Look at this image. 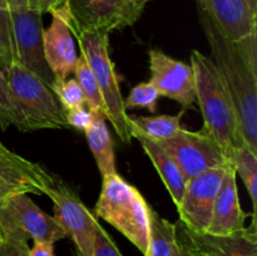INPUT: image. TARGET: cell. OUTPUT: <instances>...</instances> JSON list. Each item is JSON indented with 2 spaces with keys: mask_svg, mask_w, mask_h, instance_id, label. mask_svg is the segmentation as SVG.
Segmentation results:
<instances>
[{
  "mask_svg": "<svg viewBox=\"0 0 257 256\" xmlns=\"http://www.w3.org/2000/svg\"><path fill=\"white\" fill-rule=\"evenodd\" d=\"M73 73L75 74V79H77L78 84L82 88L88 109L93 114L102 113V114L105 115L104 102H103L102 94H100L99 88H98L97 80H95L94 74H93L92 69L89 68L82 53H79V55L77 57V62H75Z\"/></svg>",
  "mask_w": 257,
  "mask_h": 256,
  "instance_id": "603a6c76",
  "label": "cell"
},
{
  "mask_svg": "<svg viewBox=\"0 0 257 256\" xmlns=\"http://www.w3.org/2000/svg\"><path fill=\"white\" fill-rule=\"evenodd\" d=\"M151 210L142 193L118 173L103 177L95 215L117 228L145 256L150 238Z\"/></svg>",
  "mask_w": 257,
  "mask_h": 256,
  "instance_id": "3957f363",
  "label": "cell"
},
{
  "mask_svg": "<svg viewBox=\"0 0 257 256\" xmlns=\"http://www.w3.org/2000/svg\"><path fill=\"white\" fill-rule=\"evenodd\" d=\"M186 110H181L178 114H161L156 117H128L130 133L135 136L152 140L155 142L168 140L181 130V118Z\"/></svg>",
  "mask_w": 257,
  "mask_h": 256,
  "instance_id": "ffe728a7",
  "label": "cell"
},
{
  "mask_svg": "<svg viewBox=\"0 0 257 256\" xmlns=\"http://www.w3.org/2000/svg\"><path fill=\"white\" fill-rule=\"evenodd\" d=\"M105 120L107 118L104 114L95 113L93 114L92 123L84 132L88 146L92 151L102 177L117 173L114 146Z\"/></svg>",
  "mask_w": 257,
  "mask_h": 256,
  "instance_id": "d6986e66",
  "label": "cell"
},
{
  "mask_svg": "<svg viewBox=\"0 0 257 256\" xmlns=\"http://www.w3.org/2000/svg\"><path fill=\"white\" fill-rule=\"evenodd\" d=\"M160 98V92L151 80L150 82H142L132 88L128 97L124 99V108L125 110L135 109V108H145L148 112L156 113Z\"/></svg>",
  "mask_w": 257,
  "mask_h": 256,
  "instance_id": "cb8c5ba5",
  "label": "cell"
},
{
  "mask_svg": "<svg viewBox=\"0 0 257 256\" xmlns=\"http://www.w3.org/2000/svg\"><path fill=\"white\" fill-rule=\"evenodd\" d=\"M236 171L231 162L227 163L222 183L213 203L210 225L206 233L215 236H226L242 230L248 213L242 210L238 197Z\"/></svg>",
  "mask_w": 257,
  "mask_h": 256,
  "instance_id": "5bb4252c",
  "label": "cell"
},
{
  "mask_svg": "<svg viewBox=\"0 0 257 256\" xmlns=\"http://www.w3.org/2000/svg\"><path fill=\"white\" fill-rule=\"evenodd\" d=\"M198 19L216 65L235 105L242 140L257 152V73L241 55L236 42L228 39L217 25L197 9Z\"/></svg>",
  "mask_w": 257,
  "mask_h": 256,
  "instance_id": "6da1fadb",
  "label": "cell"
},
{
  "mask_svg": "<svg viewBox=\"0 0 257 256\" xmlns=\"http://www.w3.org/2000/svg\"><path fill=\"white\" fill-rule=\"evenodd\" d=\"M65 120H67L68 127L85 132L93 120V113L85 105L72 108V109L65 110Z\"/></svg>",
  "mask_w": 257,
  "mask_h": 256,
  "instance_id": "f546056e",
  "label": "cell"
},
{
  "mask_svg": "<svg viewBox=\"0 0 257 256\" xmlns=\"http://www.w3.org/2000/svg\"><path fill=\"white\" fill-rule=\"evenodd\" d=\"M53 201L54 220L77 246L79 256H90L99 222L83 205L79 196L59 178L47 193Z\"/></svg>",
  "mask_w": 257,
  "mask_h": 256,
  "instance_id": "9c48e42d",
  "label": "cell"
},
{
  "mask_svg": "<svg viewBox=\"0 0 257 256\" xmlns=\"http://www.w3.org/2000/svg\"><path fill=\"white\" fill-rule=\"evenodd\" d=\"M0 256H29L28 240H5L0 243Z\"/></svg>",
  "mask_w": 257,
  "mask_h": 256,
  "instance_id": "4dcf8cb0",
  "label": "cell"
},
{
  "mask_svg": "<svg viewBox=\"0 0 257 256\" xmlns=\"http://www.w3.org/2000/svg\"><path fill=\"white\" fill-rule=\"evenodd\" d=\"M4 241H5V233H4V230H3L2 222H0V243L4 242Z\"/></svg>",
  "mask_w": 257,
  "mask_h": 256,
  "instance_id": "74e56055",
  "label": "cell"
},
{
  "mask_svg": "<svg viewBox=\"0 0 257 256\" xmlns=\"http://www.w3.org/2000/svg\"><path fill=\"white\" fill-rule=\"evenodd\" d=\"M79 45V53L87 60L97 80L98 88L102 94L105 107V118L117 132L123 143H131L132 136L130 133L127 110L124 99L119 88V79L115 73L114 64L109 55V40L108 33L104 32H75Z\"/></svg>",
  "mask_w": 257,
  "mask_h": 256,
  "instance_id": "5b68a950",
  "label": "cell"
},
{
  "mask_svg": "<svg viewBox=\"0 0 257 256\" xmlns=\"http://www.w3.org/2000/svg\"><path fill=\"white\" fill-rule=\"evenodd\" d=\"M13 62L17 60L13 44L9 12L0 8V67L5 69Z\"/></svg>",
  "mask_w": 257,
  "mask_h": 256,
  "instance_id": "4316f807",
  "label": "cell"
},
{
  "mask_svg": "<svg viewBox=\"0 0 257 256\" xmlns=\"http://www.w3.org/2000/svg\"><path fill=\"white\" fill-rule=\"evenodd\" d=\"M5 198H7V195L3 192V190L0 188V212L4 210V206H5Z\"/></svg>",
  "mask_w": 257,
  "mask_h": 256,
  "instance_id": "e575fe53",
  "label": "cell"
},
{
  "mask_svg": "<svg viewBox=\"0 0 257 256\" xmlns=\"http://www.w3.org/2000/svg\"><path fill=\"white\" fill-rule=\"evenodd\" d=\"M90 256H122L110 236L100 225L97 227Z\"/></svg>",
  "mask_w": 257,
  "mask_h": 256,
  "instance_id": "83f0119b",
  "label": "cell"
},
{
  "mask_svg": "<svg viewBox=\"0 0 257 256\" xmlns=\"http://www.w3.org/2000/svg\"><path fill=\"white\" fill-rule=\"evenodd\" d=\"M52 23L43 30V50L44 58L55 80H64L74 70L77 62L74 35L64 18L52 10Z\"/></svg>",
  "mask_w": 257,
  "mask_h": 256,
  "instance_id": "9a60e30c",
  "label": "cell"
},
{
  "mask_svg": "<svg viewBox=\"0 0 257 256\" xmlns=\"http://www.w3.org/2000/svg\"><path fill=\"white\" fill-rule=\"evenodd\" d=\"M133 138H137L146 155L152 161L163 185L166 186L171 197H172L173 203L176 205V207H178L181 201H182L183 193H185L187 178L185 177V175L180 170L176 161L171 157L170 153L165 148L161 147L157 142L142 137V136H135Z\"/></svg>",
  "mask_w": 257,
  "mask_h": 256,
  "instance_id": "ac0fdd59",
  "label": "cell"
},
{
  "mask_svg": "<svg viewBox=\"0 0 257 256\" xmlns=\"http://www.w3.org/2000/svg\"><path fill=\"white\" fill-rule=\"evenodd\" d=\"M20 118L5 78L4 69L0 67V128L5 131L10 125L19 128Z\"/></svg>",
  "mask_w": 257,
  "mask_h": 256,
  "instance_id": "484cf974",
  "label": "cell"
},
{
  "mask_svg": "<svg viewBox=\"0 0 257 256\" xmlns=\"http://www.w3.org/2000/svg\"><path fill=\"white\" fill-rule=\"evenodd\" d=\"M0 8L8 10V0H0Z\"/></svg>",
  "mask_w": 257,
  "mask_h": 256,
  "instance_id": "f35d334b",
  "label": "cell"
},
{
  "mask_svg": "<svg viewBox=\"0 0 257 256\" xmlns=\"http://www.w3.org/2000/svg\"><path fill=\"white\" fill-rule=\"evenodd\" d=\"M192 256H212V255H210V253L205 252V251H202V250H198V248L193 247Z\"/></svg>",
  "mask_w": 257,
  "mask_h": 256,
  "instance_id": "d590c367",
  "label": "cell"
},
{
  "mask_svg": "<svg viewBox=\"0 0 257 256\" xmlns=\"http://www.w3.org/2000/svg\"><path fill=\"white\" fill-rule=\"evenodd\" d=\"M65 0H43V4H44L45 13H49L50 10L59 9L64 5Z\"/></svg>",
  "mask_w": 257,
  "mask_h": 256,
  "instance_id": "836d02e7",
  "label": "cell"
},
{
  "mask_svg": "<svg viewBox=\"0 0 257 256\" xmlns=\"http://www.w3.org/2000/svg\"><path fill=\"white\" fill-rule=\"evenodd\" d=\"M236 44L248 67L257 73V30H253L242 39L237 40Z\"/></svg>",
  "mask_w": 257,
  "mask_h": 256,
  "instance_id": "f1b7e54d",
  "label": "cell"
},
{
  "mask_svg": "<svg viewBox=\"0 0 257 256\" xmlns=\"http://www.w3.org/2000/svg\"><path fill=\"white\" fill-rule=\"evenodd\" d=\"M246 2H247V4L250 5L251 10H252L255 14H257V3L255 2V0H246Z\"/></svg>",
  "mask_w": 257,
  "mask_h": 256,
  "instance_id": "8d00e7d4",
  "label": "cell"
},
{
  "mask_svg": "<svg viewBox=\"0 0 257 256\" xmlns=\"http://www.w3.org/2000/svg\"><path fill=\"white\" fill-rule=\"evenodd\" d=\"M8 12L15 60L52 87L54 75L43 50V0H8Z\"/></svg>",
  "mask_w": 257,
  "mask_h": 256,
  "instance_id": "8992f818",
  "label": "cell"
},
{
  "mask_svg": "<svg viewBox=\"0 0 257 256\" xmlns=\"http://www.w3.org/2000/svg\"><path fill=\"white\" fill-rule=\"evenodd\" d=\"M230 162L233 165L236 175L240 176L243 185L247 188L253 207V215H256L257 198V152L251 150L247 145H242L233 152Z\"/></svg>",
  "mask_w": 257,
  "mask_h": 256,
  "instance_id": "7402d4cb",
  "label": "cell"
},
{
  "mask_svg": "<svg viewBox=\"0 0 257 256\" xmlns=\"http://www.w3.org/2000/svg\"><path fill=\"white\" fill-rule=\"evenodd\" d=\"M50 88L57 95L58 100L64 110L82 107L85 104V97L75 78H69V79L67 78L64 80L54 79Z\"/></svg>",
  "mask_w": 257,
  "mask_h": 256,
  "instance_id": "d4e9b609",
  "label": "cell"
},
{
  "mask_svg": "<svg viewBox=\"0 0 257 256\" xmlns=\"http://www.w3.org/2000/svg\"><path fill=\"white\" fill-rule=\"evenodd\" d=\"M4 74L13 102L19 113L20 123L18 130L29 132L68 128L65 110L44 80L18 62L8 65Z\"/></svg>",
  "mask_w": 257,
  "mask_h": 256,
  "instance_id": "277c9868",
  "label": "cell"
},
{
  "mask_svg": "<svg viewBox=\"0 0 257 256\" xmlns=\"http://www.w3.org/2000/svg\"><path fill=\"white\" fill-rule=\"evenodd\" d=\"M226 166L212 168L187 180L177 211L181 222L191 232L203 233L207 230Z\"/></svg>",
  "mask_w": 257,
  "mask_h": 256,
  "instance_id": "30bf717a",
  "label": "cell"
},
{
  "mask_svg": "<svg viewBox=\"0 0 257 256\" xmlns=\"http://www.w3.org/2000/svg\"><path fill=\"white\" fill-rule=\"evenodd\" d=\"M185 232V231H183ZM193 252V246L190 242V240L187 238L185 233V238L180 240L177 235V243H176L175 248H173L172 253L170 256H192Z\"/></svg>",
  "mask_w": 257,
  "mask_h": 256,
  "instance_id": "d6a6232c",
  "label": "cell"
},
{
  "mask_svg": "<svg viewBox=\"0 0 257 256\" xmlns=\"http://www.w3.org/2000/svg\"><path fill=\"white\" fill-rule=\"evenodd\" d=\"M157 143L170 153L187 180L230 162L221 146L203 128L197 132L181 128L173 137Z\"/></svg>",
  "mask_w": 257,
  "mask_h": 256,
  "instance_id": "ba28073f",
  "label": "cell"
},
{
  "mask_svg": "<svg viewBox=\"0 0 257 256\" xmlns=\"http://www.w3.org/2000/svg\"><path fill=\"white\" fill-rule=\"evenodd\" d=\"M29 256H54V243L45 241H34L29 248Z\"/></svg>",
  "mask_w": 257,
  "mask_h": 256,
  "instance_id": "1f68e13d",
  "label": "cell"
},
{
  "mask_svg": "<svg viewBox=\"0 0 257 256\" xmlns=\"http://www.w3.org/2000/svg\"><path fill=\"white\" fill-rule=\"evenodd\" d=\"M186 236L198 250L212 256H257L256 215L252 213V222L247 228L226 236H215L210 233H195L183 226Z\"/></svg>",
  "mask_w": 257,
  "mask_h": 256,
  "instance_id": "e0dca14e",
  "label": "cell"
},
{
  "mask_svg": "<svg viewBox=\"0 0 257 256\" xmlns=\"http://www.w3.org/2000/svg\"><path fill=\"white\" fill-rule=\"evenodd\" d=\"M196 3L197 9L205 13L232 42L257 30V14L246 0H196Z\"/></svg>",
  "mask_w": 257,
  "mask_h": 256,
  "instance_id": "2e32d148",
  "label": "cell"
},
{
  "mask_svg": "<svg viewBox=\"0 0 257 256\" xmlns=\"http://www.w3.org/2000/svg\"><path fill=\"white\" fill-rule=\"evenodd\" d=\"M150 0H65L55 9L65 19L72 33L104 32L132 27ZM52 12V10H50Z\"/></svg>",
  "mask_w": 257,
  "mask_h": 256,
  "instance_id": "52a82bcc",
  "label": "cell"
},
{
  "mask_svg": "<svg viewBox=\"0 0 257 256\" xmlns=\"http://www.w3.org/2000/svg\"><path fill=\"white\" fill-rule=\"evenodd\" d=\"M255 2H256V3H257V0H255Z\"/></svg>",
  "mask_w": 257,
  "mask_h": 256,
  "instance_id": "ab89813d",
  "label": "cell"
},
{
  "mask_svg": "<svg viewBox=\"0 0 257 256\" xmlns=\"http://www.w3.org/2000/svg\"><path fill=\"white\" fill-rule=\"evenodd\" d=\"M5 208L18 227L33 241L55 243L67 236L54 217L40 210L28 193H14L7 197Z\"/></svg>",
  "mask_w": 257,
  "mask_h": 256,
  "instance_id": "4fadbf2b",
  "label": "cell"
},
{
  "mask_svg": "<svg viewBox=\"0 0 257 256\" xmlns=\"http://www.w3.org/2000/svg\"><path fill=\"white\" fill-rule=\"evenodd\" d=\"M191 65L195 72L196 100L202 113L203 130L215 138L230 161L233 152L246 145L230 93L210 57L192 50Z\"/></svg>",
  "mask_w": 257,
  "mask_h": 256,
  "instance_id": "7a4b0ae2",
  "label": "cell"
},
{
  "mask_svg": "<svg viewBox=\"0 0 257 256\" xmlns=\"http://www.w3.org/2000/svg\"><path fill=\"white\" fill-rule=\"evenodd\" d=\"M177 243V226L151 210L150 238L146 256H170Z\"/></svg>",
  "mask_w": 257,
  "mask_h": 256,
  "instance_id": "44dd1931",
  "label": "cell"
},
{
  "mask_svg": "<svg viewBox=\"0 0 257 256\" xmlns=\"http://www.w3.org/2000/svg\"><path fill=\"white\" fill-rule=\"evenodd\" d=\"M148 55L151 82L157 88L161 97L176 100L183 110L193 108L196 103V82L192 65L175 59L157 48L151 49Z\"/></svg>",
  "mask_w": 257,
  "mask_h": 256,
  "instance_id": "8fae6325",
  "label": "cell"
},
{
  "mask_svg": "<svg viewBox=\"0 0 257 256\" xmlns=\"http://www.w3.org/2000/svg\"><path fill=\"white\" fill-rule=\"evenodd\" d=\"M57 180L42 165L13 152L0 142V188L7 197L14 193L47 195Z\"/></svg>",
  "mask_w": 257,
  "mask_h": 256,
  "instance_id": "7c38bea8",
  "label": "cell"
}]
</instances>
